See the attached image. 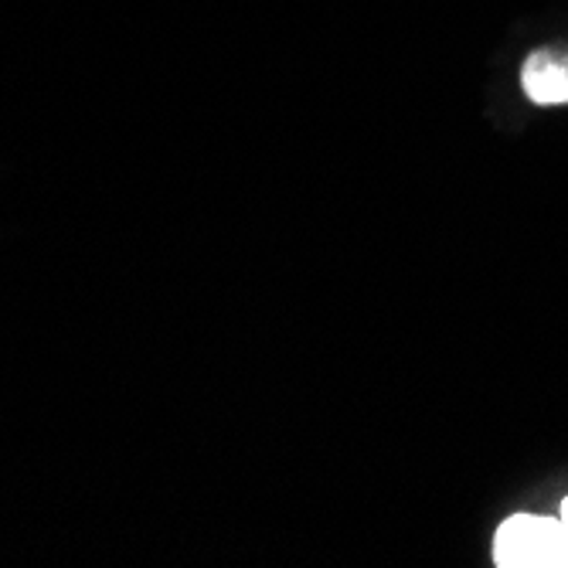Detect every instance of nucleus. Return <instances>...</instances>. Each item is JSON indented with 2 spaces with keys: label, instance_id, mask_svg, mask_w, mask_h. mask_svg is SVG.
Instances as JSON below:
<instances>
[{
  "label": "nucleus",
  "instance_id": "nucleus-2",
  "mask_svg": "<svg viewBox=\"0 0 568 568\" xmlns=\"http://www.w3.org/2000/svg\"><path fill=\"white\" fill-rule=\"evenodd\" d=\"M521 85L538 106H561V102H568V51H531L521 69Z\"/></svg>",
  "mask_w": 568,
  "mask_h": 568
},
{
  "label": "nucleus",
  "instance_id": "nucleus-1",
  "mask_svg": "<svg viewBox=\"0 0 568 568\" xmlns=\"http://www.w3.org/2000/svg\"><path fill=\"white\" fill-rule=\"evenodd\" d=\"M497 568H568V528L561 518L514 514L494 535Z\"/></svg>",
  "mask_w": 568,
  "mask_h": 568
},
{
  "label": "nucleus",
  "instance_id": "nucleus-3",
  "mask_svg": "<svg viewBox=\"0 0 568 568\" xmlns=\"http://www.w3.org/2000/svg\"><path fill=\"white\" fill-rule=\"evenodd\" d=\"M558 518H561V521H565V528H568V497L561 500V514H558Z\"/></svg>",
  "mask_w": 568,
  "mask_h": 568
}]
</instances>
